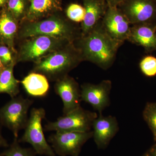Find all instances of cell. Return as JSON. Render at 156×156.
Returning a JSON list of instances; mask_svg holds the SVG:
<instances>
[{
  "instance_id": "cell-10",
  "label": "cell",
  "mask_w": 156,
  "mask_h": 156,
  "mask_svg": "<svg viewBox=\"0 0 156 156\" xmlns=\"http://www.w3.org/2000/svg\"><path fill=\"white\" fill-rule=\"evenodd\" d=\"M112 88V82L109 80H104L96 85L84 83L81 87V99L99 114H102L110 104L109 95Z\"/></svg>"
},
{
  "instance_id": "cell-28",
  "label": "cell",
  "mask_w": 156,
  "mask_h": 156,
  "mask_svg": "<svg viewBox=\"0 0 156 156\" xmlns=\"http://www.w3.org/2000/svg\"><path fill=\"white\" fill-rule=\"evenodd\" d=\"M148 153L151 156H156V143L152 147Z\"/></svg>"
},
{
  "instance_id": "cell-4",
  "label": "cell",
  "mask_w": 156,
  "mask_h": 156,
  "mask_svg": "<svg viewBox=\"0 0 156 156\" xmlns=\"http://www.w3.org/2000/svg\"><path fill=\"white\" fill-rule=\"evenodd\" d=\"M25 40L17 54V62H36L72 42L47 36H38Z\"/></svg>"
},
{
  "instance_id": "cell-11",
  "label": "cell",
  "mask_w": 156,
  "mask_h": 156,
  "mask_svg": "<svg viewBox=\"0 0 156 156\" xmlns=\"http://www.w3.org/2000/svg\"><path fill=\"white\" fill-rule=\"evenodd\" d=\"M55 82L54 90L63 102V115L81 106V89L73 78L67 75Z\"/></svg>"
},
{
  "instance_id": "cell-32",
  "label": "cell",
  "mask_w": 156,
  "mask_h": 156,
  "mask_svg": "<svg viewBox=\"0 0 156 156\" xmlns=\"http://www.w3.org/2000/svg\"><path fill=\"white\" fill-rule=\"evenodd\" d=\"M154 1H155V2H156V0H154Z\"/></svg>"
},
{
  "instance_id": "cell-19",
  "label": "cell",
  "mask_w": 156,
  "mask_h": 156,
  "mask_svg": "<svg viewBox=\"0 0 156 156\" xmlns=\"http://www.w3.org/2000/svg\"><path fill=\"white\" fill-rule=\"evenodd\" d=\"M16 63L13 62L0 73V94H8L11 98L17 96L20 92V82L14 75V68Z\"/></svg>"
},
{
  "instance_id": "cell-29",
  "label": "cell",
  "mask_w": 156,
  "mask_h": 156,
  "mask_svg": "<svg viewBox=\"0 0 156 156\" xmlns=\"http://www.w3.org/2000/svg\"><path fill=\"white\" fill-rule=\"evenodd\" d=\"M8 0H0V10L5 7Z\"/></svg>"
},
{
  "instance_id": "cell-25",
  "label": "cell",
  "mask_w": 156,
  "mask_h": 156,
  "mask_svg": "<svg viewBox=\"0 0 156 156\" xmlns=\"http://www.w3.org/2000/svg\"><path fill=\"white\" fill-rule=\"evenodd\" d=\"M11 48L5 45L0 44V59L5 67L14 62H17V55Z\"/></svg>"
},
{
  "instance_id": "cell-23",
  "label": "cell",
  "mask_w": 156,
  "mask_h": 156,
  "mask_svg": "<svg viewBox=\"0 0 156 156\" xmlns=\"http://www.w3.org/2000/svg\"><path fill=\"white\" fill-rule=\"evenodd\" d=\"M66 13L70 20L75 22H82L85 17V10L83 6L73 3L67 7Z\"/></svg>"
},
{
  "instance_id": "cell-30",
  "label": "cell",
  "mask_w": 156,
  "mask_h": 156,
  "mask_svg": "<svg viewBox=\"0 0 156 156\" xmlns=\"http://www.w3.org/2000/svg\"><path fill=\"white\" fill-rule=\"evenodd\" d=\"M5 66L3 65L2 63V61H1V59H0V73L2 72V71L5 69Z\"/></svg>"
},
{
  "instance_id": "cell-16",
  "label": "cell",
  "mask_w": 156,
  "mask_h": 156,
  "mask_svg": "<svg viewBox=\"0 0 156 156\" xmlns=\"http://www.w3.org/2000/svg\"><path fill=\"white\" fill-rule=\"evenodd\" d=\"M62 11L61 0H29L28 11L23 20L36 21Z\"/></svg>"
},
{
  "instance_id": "cell-6",
  "label": "cell",
  "mask_w": 156,
  "mask_h": 156,
  "mask_svg": "<svg viewBox=\"0 0 156 156\" xmlns=\"http://www.w3.org/2000/svg\"><path fill=\"white\" fill-rule=\"evenodd\" d=\"M33 102L29 98L16 96L0 108V123L11 130L15 138L18 137L20 131L25 128L29 109Z\"/></svg>"
},
{
  "instance_id": "cell-1",
  "label": "cell",
  "mask_w": 156,
  "mask_h": 156,
  "mask_svg": "<svg viewBox=\"0 0 156 156\" xmlns=\"http://www.w3.org/2000/svg\"><path fill=\"white\" fill-rule=\"evenodd\" d=\"M73 43L83 61L90 62L104 70L111 67L118 49L122 44L109 35L101 21L88 34L81 36Z\"/></svg>"
},
{
  "instance_id": "cell-26",
  "label": "cell",
  "mask_w": 156,
  "mask_h": 156,
  "mask_svg": "<svg viewBox=\"0 0 156 156\" xmlns=\"http://www.w3.org/2000/svg\"><path fill=\"white\" fill-rule=\"evenodd\" d=\"M108 4V6L112 7H117L122 3H124L126 0H105Z\"/></svg>"
},
{
  "instance_id": "cell-34",
  "label": "cell",
  "mask_w": 156,
  "mask_h": 156,
  "mask_svg": "<svg viewBox=\"0 0 156 156\" xmlns=\"http://www.w3.org/2000/svg\"><path fill=\"white\" fill-rule=\"evenodd\" d=\"M0 156H1V155H0Z\"/></svg>"
},
{
  "instance_id": "cell-24",
  "label": "cell",
  "mask_w": 156,
  "mask_h": 156,
  "mask_svg": "<svg viewBox=\"0 0 156 156\" xmlns=\"http://www.w3.org/2000/svg\"><path fill=\"white\" fill-rule=\"evenodd\" d=\"M140 70L147 77L156 75V58L153 56H147L143 58L139 64Z\"/></svg>"
},
{
  "instance_id": "cell-8",
  "label": "cell",
  "mask_w": 156,
  "mask_h": 156,
  "mask_svg": "<svg viewBox=\"0 0 156 156\" xmlns=\"http://www.w3.org/2000/svg\"><path fill=\"white\" fill-rule=\"evenodd\" d=\"M93 136L89 132H56L50 135L49 141L55 154L60 156H78L83 145Z\"/></svg>"
},
{
  "instance_id": "cell-22",
  "label": "cell",
  "mask_w": 156,
  "mask_h": 156,
  "mask_svg": "<svg viewBox=\"0 0 156 156\" xmlns=\"http://www.w3.org/2000/svg\"><path fill=\"white\" fill-rule=\"evenodd\" d=\"M34 151L20 146L17 138L14 137V141L9 148L0 154L1 156H35Z\"/></svg>"
},
{
  "instance_id": "cell-3",
  "label": "cell",
  "mask_w": 156,
  "mask_h": 156,
  "mask_svg": "<svg viewBox=\"0 0 156 156\" xmlns=\"http://www.w3.org/2000/svg\"><path fill=\"white\" fill-rule=\"evenodd\" d=\"M82 61L80 53L71 42L35 62L31 72L42 74L56 82L68 75Z\"/></svg>"
},
{
  "instance_id": "cell-27",
  "label": "cell",
  "mask_w": 156,
  "mask_h": 156,
  "mask_svg": "<svg viewBox=\"0 0 156 156\" xmlns=\"http://www.w3.org/2000/svg\"><path fill=\"white\" fill-rule=\"evenodd\" d=\"M1 125L0 123V147H9V144L6 140L4 138L1 132Z\"/></svg>"
},
{
  "instance_id": "cell-14",
  "label": "cell",
  "mask_w": 156,
  "mask_h": 156,
  "mask_svg": "<svg viewBox=\"0 0 156 156\" xmlns=\"http://www.w3.org/2000/svg\"><path fill=\"white\" fill-rule=\"evenodd\" d=\"M85 15L81 24V36L87 35L103 18L107 8L102 0H82Z\"/></svg>"
},
{
  "instance_id": "cell-7",
  "label": "cell",
  "mask_w": 156,
  "mask_h": 156,
  "mask_svg": "<svg viewBox=\"0 0 156 156\" xmlns=\"http://www.w3.org/2000/svg\"><path fill=\"white\" fill-rule=\"evenodd\" d=\"M98 116L95 112L87 110L80 106L59 117L55 122H49L45 125L44 130L56 132H89L91 131L93 122Z\"/></svg>"
},
{
  "instance_id": "cell-18",
  "label": "cell",
  "mask_w": 156,
  "mask_h": 156,
  "mask_svg": "<svg viewBox=\"0 0 156 156\" xmlns=\"http://www.w3.org/2000/svg\"><path fill=\"white\" fill-rule=\"evenodd\" d=\"M21 83L27 93L33 97H45L50 89L48 78L39 73H30Z\"/></svg>"
},
{
  "instance_id": "cell-9",
  "label": "cell",
  "mask_w": 156,
  "mask_h": 156,
  "mask_svg": "<svg viewBox=\"0 0 156 156\" xmlns=\"http://www.w3.org/2000/svg\"><path fill=\"white\" fill-rule=\"evenodd\" d=\"M101 22L104 29L113 39L122 44L128 40L131 23L117 7L108 6Z\"/></svg>"
},
{
  "instance_id": "cell-13",
  "label": "cell",
  "mask_w": 156,
  "mask_h": 156,
  "mask_svg": "<svg viewBox=\"0 0 156 156\" xmlns=\"http://www.w3.org/2000/svg\"><path fill=\"white\" fill-rule=\"evenodd\" d=\"M92 128V137L98 147L104 148L119 131V123L115 117L104 116L99 114L93 122Z\"/></svg>"
},
{
  "instance_id": "cell-12",
  "label": "cell",
  "mask_w": 156,
  "mask_h": 156,
  "mask_svg": "<svg viewBox=\"0 0 156 156\" xmlns=\"http://www.w3.org/2000/svg\"><path fill=\"white\" fill-rule=\"evenodd\" d=\"M122 12L131 24L149 23L155 17L156 5L153 0H128Z\"/></svg>"
},
{
  "instance_id": "cell-2",
  "label": "cell",
  "mask_w": 156,
  "mask_h": 156,
  "mask_svg": "<svg viewBox=\"0 0 156 156\" xmlns=\"http://www.w3.org/2000/svg\"><path fill=\"white\" fill-rule=\"evenodd\" d=\"M59 13L34 21L21 22L17 37L27 39L38 36H47L73 42L81 36V31Z\"/></svg>"
},
{
  "instance_id": "cell-17",
  "label": "cell",
  "mask_w": 156,
  "mask_h": 156,
  "mask_svg": "<svg viewBox=\"0 0 156 156\" xmlns=\"http://www.w3.org/2000/svg\"><path fill=\"white\" fill-rule=\"evenodd\" d=\"M18 22L6 7L0 10V44L6 45L15 52L14 41L19 30Z\"/></svg>"
},
{
  "instance_id": "cell-33",
  "label": "cell",
  "mask_w": 156,
  "mask_h": 156,
  "mask_svg": "<svg viewBox=\"0 0 156 156\" xmlns=\"http://www.w3.org/2000/svg\"><path fill=\"white\" fill-rule=\"evenodd\" d=\"M155 141H156V140H155Z\"/></svg>"
},
{
  "instance_id": "cell-20",
  "label": "cell",
  "mask_w": 156,
  "mask_h": 156,
  "mask_svg": "<svg viewBox=\"0 0 156 156\" xmlns=\"http://www.w3.org/2000/svg\"><path fill=\"white\" fill-rule=\"evenodd\" d=\"M5 7L18 22H22L28 11L29 0H8Z\"/></svg>"
},
{
  "instance_id": "cell-21",
  "label": "cell",
  "mask_w": 156,
  "mask_h": 156,
  "mask_svg": "<svg viewBox=\"0 0 156 156\" xmlns=\"http://www.w3.org/2000/svg\"><path fill=\"white\" fill-rule=\"evenodd\" d=\"M143 116L152 132L154 139L156 140V103L148 102L143 112Z\"/></svg>"
},
{
  "instance_id": "cell-31",
  "label": "cell",
  "mask_w": 156,
  "mask_h": 156,
  "mask_svg": "<svg viewBox=\"0 0 156 156\" xmlns=\"http://www.w3.org/2000/svg\"><path fill=\"white\" fill-rule=\"evenodd\" d=\"M143 156H151V155L149 153H147L145 154Z\"/></svg>"
},
{
  "instance_id": "cell-5",
  "label": "cell",
  "mask_w": 156,
  "mask_h": 156,
  "mask_svg": "<svg viewBox=\"0 0 156 156\" xmlns=\"http://www.w3.org/2000/svg\"><path fill=\"white\" fill-rule=\"evenodd\" d=\"M46 111L44 108L32 109L24 133L19 142L27 143L33 148L36 154L47 156H55L56 154L45 138L42 127V120Z\"/></svg>"
},
{
  "instance_id": "cell-15",
  "label": "cell",
  "mask_w": 156,
  "mask_h": 156,
  "mask_svg": "<svg viewBox=\"0 0 156 156\" xmlns=\"http://www.w3.org/2000/svg\"><path fill=\"white\" fill-rule=\"evenodd\" d=\"M128 40L148 52L156 50V26L149 23L134 24L131 27Z\"/></svg>"
}]
</instances>
